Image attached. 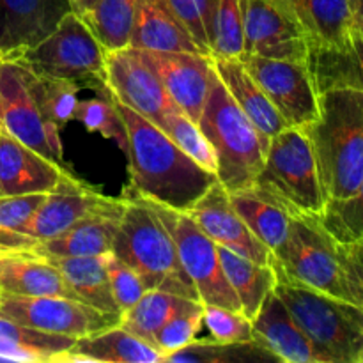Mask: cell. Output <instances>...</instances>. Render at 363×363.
<instances>
[{
  "label": "cell",
  "instance_id": "5",
  "mask_svg": "<svg viewBox=\"0 0 363 363\" xmlns=\"http://www.w3.org/2000/svg\"><path fill=\"white\" fill-rule=\"evenodd\" d=\"M273 293L321 351L326 363H360L363 314L357 305L277 277Z\"/></svg>",
  "mask_w": 363,
  "mask_h": 363
},
{
  "label": "cell",
  "instance_id": "7",
  "mask_svg": "<svg viewBox=\"0 0 363 363\" xmlns=\"http://www.w3.org/2000/svg\"><path fill=\"white\" fill-rule=\"evenodd\" d=\"M254 186L275 197L289 213L321 215L326 195L305 128L287 126L269 138Z\"/></svg>",
  "mask_w": 363,
  "mask_h": 363
},
{
  "label": "cell",
  "instance_id": "4",
  "mask_svg": "<svg viewBox=\"0 0 363 363\" xmlns=\"http://www.w3.org/2000/svg\"><path fill=\"white\" fill-rule=\"evenodd\" d=\"M199 128L216 156V179L227 191L254 186L264 165L269 137L230 98L215 71Z\"/></svg>",
  "mask_w": 363,
  "mask_h": 363
},
{
  "label": "cell",
  "instance_id": "14",
  "mask_svg": "<svg viewBox=\"0 0 363 363\" xmlns=\"http://www.w3.org/2000/svg\"><path fill=\"white\" fill-rule=\"evenodd\" d=\"M241 14L243 53L268 59L307 60L305 35L284 0H241Z\"/></svg>",
  "mask_w": 363,
  "mask_h": 363
},
{
  "label": "cell",
  "instance_id": "9",
  "mask_svg": "<svg viewBox=\"0 0 363 363\" xmlns=\"http://www.w3.org/2000/svg\"><path fill=\"white\" fill-rule=\"evenodd\" d=\"M0 128L57 165H64L60 128L50 121L38 74L18 60L0 64Z\"/></svg>",
  "mask_w": 363,
  "mask_h": 363
},
{
  "label": "cell",
  "instance_id": "39",
  "mask_svg": "<svg viewBox=\"0 0 363 363\" xmlns=\"http://www.w3.org/2000/svg\"><path fill=\"white\" fill-rule=\"evenodd\" d=\"M77 121H80L89 131H98L126 151V126L108 92H105L101 98L78 101Z\"/></svg>",
  "mask_w": 363,
  "mask_h": 363
},
{
  "label": "cell",
  "instance_id": "3",
  "mask_svg": "<svg viewBox=\"0 0 363 363\" xmlns=\"http://www.w3.org/2000/svg\"><path fill=\"white\" fill-rule=\"evenodd\" d=\"M121 197L126 201V209L112 254L137 272L147 291L158 289L199 300L197 289L181 264L176 243L158 213L130 186L124 188Z\"/></svg>",
  "mask_w": 363,
  "mask_h": 363
},
{
  "label": "cell",
  "instance_id": "17",
  "mask_svg": "<svg viewBox=\"0 0 363 363\" xmlns=\"http://www.w3.org/2000/svg\"><path fill=\"white\" fill-rule=\"evenodd\" d=\"M186 215L201 227L206 236L218 247L261 264H272V252L254 236L234 206L229 191L220 181L208 188L204 195L191 206Z\"/></svg>",
  "mask_w": 363,
  "mask_h": 363
},
{
  "label": "cell",
  "instance_id": "8",
  "mask_svg": "<svg viewBox=\"0 0 363 363\" xmlns=\"http://www.w3.org/2000/svg\"><path fill=\"white\" fill-rule=\"evenodd\" d=\"M105 57L106 50L84 18L69 11L45 39L11 60L25 64L41 77L74 82L105 94Z\"/></svg>",
  "mask_w": 363,
  "mask_h": 363
},
{
  "label": "cell",
  "instance_id": "40",
  "mask_svg": "<svg viewBox=\"0 0 363 363\" xmlns=\"http://www.w3.org/2000/svg\"><path fill=\"white\" fill-rule=\"evenodd\" d=\"M38 89L43 106L46 110V116L50 117V121L57 128H62L66 123L77 119V94L82 89V85L74 84V82L57 80V78L38 74Z\"/></svg>",
  "mask_w": 363,
  "mask_h": 363
},
{
  "label": "cell",
  "instance_id": "46",
  "mask_svg": "<svg viewBox=\"0 0 363 363\" xmlns=\"http://www.w3.org/2000/svg\"><path fill=\"white\" fill-rule=\"evenodd\" d=\"M94 2H96V0H69L71 9H73L74 13H77L78 16H82V18H84L85 14L89 13V9L94 6Z\"/></svg>",
  "mask_w": 363,
  "mask_h": 363
},
{
  "label": "cell",
  "instance_id": "10",
  "mask_svg": "<svg viewBox=\"0 0 363 363\" xmlns=\"http://www.w3.org/2000/svg\"><path fill=\"white\" fill-rule=\"evenodd\" d=\"M145 201L152 206V209L158 213L162 222L169 229L176 243L181 264L197 289L199 300L204 305H216V307L241 312L240 300L223 273L218 245L211 238L206 236L201 227L184 211H177L149 199Z\"/></svg>",
  "mask_w": 363,
  "mask_h": 363
},
{
  "label": "cell",
  "instance_id": "22",
  "mask_svg": "<svg viewBox=\"0 0 363 363\" xmlns=\"http://www.w3.org/2000/svg\"><path fill=\"white\" fill-rule=\"evenodd\" d=\"M301 28L308 52L347 50L353 41L347 0H284Z\"/></svg>",
  "mask_w": 363,
  "mask_h": 363
},
{
  "label": "cell",
  "instance_id": "32",
  "mask_svg": "<svg viewBox=\"0 0 363 363\" xmlns=\"http://www.w3.org/2000/svg\"><path fill=\"white\" fill-rule=\"evenodd\" d=\"M308 67L318 92L332 87L363 89V38L353 35L347 50L308 52Z\"/></svg>",
  "mask_w": 363,
  "mask_h": 363
},
{
  "label": "cell",
  "instance_id": "28",
  "mask_svg": "<svg viewBox=\"0 0 363 363\" xmlns=\"http://www.w3.org/2000/svg\"><path fill=\"white\" fill-rule=\"evenodd\" d=\"M74 337L48 333L0 318V360L2 362H64Z\"/></svg>",
  "mask_w": 363,
  "mask_h": 363
},
{
  "label": "cell",
  "instance_id": "2",
  "mask_svg": "<svg viewBox=\"0 0 363 363\" xmlns=\"http://www.w3.org/2000/svg\"><path fill=\"white\" fill-rule=\"evenodd\" d=\"M305 130L326 201L353 195L363 181V89L319 92V116Z\"/></svg>",
  "mask_w": 363,
  "mask_h": 363
},
{
  "label": "cell",
  "instance_id": "41",
  "mask_svg": "<svg viewBox=\"0 0 363 363\" xmlns=\"http://www.w3.org/2000/svg\"><path fill=\"white\" fill-rule=\"evenodd\" d=\"M167 2L190 32L201 53L209 55V34H211L216 0H167Z\"/></svg>",
  "mask_w": 363,
  "mask_h": 363
},
{
  "label": "cell",
  "instance_id": "1",
  "mask_svg": "<svg viewBox=\"0 0 363 363\" xmlns=\"http://www.w3.org/2000/svg\"><path fill=\"white\" fill-rule=\"evenodd\" d=\"M112 101L126 126L131 190L149 201L186 213L218 181L216 174L181 151L151 121L117 99L112 98Z\"/></svg>",
  "mask_w": 363,
  "mask_h": 363
},
{
  "label": "cell",
  "instance_id": "27",
  "mask_svg": "<svg viewBox=\"0 0 363 363\" xmlns=\"http://www.w3.org/2000/svg\"><path fill=\"white\" fill-rule=\"evenodd\" d=\"M229 199L248 229L273 254L289 233L291 213L257 186L229 191Z\"/></svg>",
  "mask_w": 363,
  "mask_h": 363
},
{
  "label": "cell",
  "instance_id": "20",
  "mask_svg": "<svg viewBox=\"0 0 363 363\" xmlns=\"http://www.w3.org/2000/svg\"><path fill=\"white\" fill-rule=\"evenodd\" d=\"M66 170L0 128V197L48 194Z\"/></svg>",
  "mask_w": 363,
  "mask_h": 363
},
{
  "label": "cell",
  "instance_id": "16",
  "mask_svg": "<svg viewBox=\"0 0 363 363\" xmlns=\"http://www.w3.org/2000/svg\"><path fill=\"white\" fill-rule=\"evenodd\" d=\"M137 52L155 69L172 101L194 123H199L208 99L211 80L215 77L211 57L197 52H163V50H137Z\"/></svg>",
  "mask_w": 363,
  "mask_h": 363
},
{
  "label": "cell",
  "instance_id": "30",
  "mask_svg": "<svg viewBox=\"0 0 363 363\" xmlns=\"http://www.w3.org/2000/svg\"><path fill=\"white\" fill-rule=\"evenodd\" d=\"M218 254L223 273L240 300L241 312L252 321L257 315L266 298L275 289V269L272 264L250 261V259L241 257L223 247H218Z\"/></svg>",
  "mask_w": 363,
  "mask_h": 363
},
{
  "label": "cell",
  "instance_id": "15",
  "mask_svg": "<svg viewBox=\"0 0 363 363\" xmlns=\"http://www.w3.org/2000/svg\"><path fill=\"white\" fill-rule=\"evenodd\" d=\"M105 201L106 195L66 170L59 183L46 194L27 225L18 233L23 252H32L45 241L60 236Z\"/></svg>",
  "mask_w": 363,
  "mask_h": 363
},
{
  "label": "cell",
  "instance_id": "24",
  "mask_svg": "<svg viewBox=\"0 0 363 363\" xmlns=\"http://www.w3.org/2000/svg\"><path fill=\"white\" fill-rule=\"evenodd\" d=\"M130 48L201 53L167 0H137Z\"/></svg>",
  "mask_w": 363,
  "mask_h": 363
},
{
  "label": "cell",
  "instance_id": "11",
  "mask_svg": "<svg viewBox=\"0 0 363 363\" xmlns=\"http://www.w3.org/2000/svg\"><path fill=\"white\" fill-rule=\"evenodd\" d=\"M287 126L307 128L319 116V92L307 60L240 57Z\"/></svg>",
  "mask_w": 363,
  "mask_h": 363
},
{
  "label": "cell",
  "instance_id": "25",
  "mask_svg": "<svg viewBox=\"0 0 363 363\" xmlns=\"http://www.w3.org/2000/svg\"><path fill=\"white\" fill-rule=\"evenodd\" d=\"M64 362L163 363V353L121 325L74 340Z\"/></svg>",
  "mask_w": 363,
  "mask_h": 363
},
{
  "label": "cell",
  "instance_id": "31",
  "mask_svg": "<svg viewBox=\"0 0 363 363\" xmlns=\"http://www.w3.org/2000/svg\"><path fill=\"white\" fill-rule=\"evenodd\" d=\"M204 307V303L191 298L179 296L165 291L151 289L145 291L144 296L133 305L128 312H124L121 319V326L140 337L142 340L155 346V337L167 323L183 312L197 311ZM156 347V346H155ZM158 350V347H156Z\"/></svg>",
  "mask_w": 363,
  "mask_h": 363
},
{
  "label": "cell",
  "instance_id": "48",
  "mask_svg": "<svg viewBox=\"0 0 363 363\" xmlns=\"http://www.w3.org/2000/svg\"><path fill=\"white\" fill-rule=\"evenodd\" d=\"M2 60H4V57H2V55H0V64H2Z\"/></svg>",
  "mask_w": 363,
  "mask_h": 363
},
{
  "label": "cell",
  "instance_id": "19",
  "mask_svg": "<svg viewBox=\"0 0 363 363\" xmlns=\"http://www.w3.org/2000/svg\"><path fill=\"white\" fill-rule=\"evenodd\" d=\"M69 11V0H0V55H20L45 39Z\"/></svg>",
  "mask_w": 363,
  "mask_h": 363
},
{
  "label": "cell",
  "instance_id": "44",
  "mask_svg": "<svg viewBox=\"0 0 363 363\" xmlns=\"http://www.w3.org/2000/svg\"><path fill=\"white\" fill-rule=\"evenodd\" d=\"M202 312L204 307L197 311L183 312L170 319L155 337V346L163 353V360L172 351L181 350L195 339L202 325Z\"/></svg>",
  "mask_w": 363,
  "mask_h": 363
},
{
  "label": "cell",
  "instance_id": "47",
  "mask_svg": "<svg viewBox=\"0 0 363 363\" xmlns=\"http://www.w3.org/2000/svg\"><path fill=\"white\" fill-rule=\"evenodd\" d=\"M360 363H363V351H362V354H360Z\"/></svg>",
  "mask_w": 363,
  "mask_h": 363
},
{
  "label": "cell",
  "instance_id": "21",
  "mask_svg": "<svg viewBox=\"0 0 363 363\" xmlns=\"http://www.w3.org/2000/svg\"><path fill=\"white\" fill-rule=\"evenodd\" d=\"M254 339L261 342L279 362L286 363H326L321 351L296 325L293 315L275 293L269 294L252 319Z\"/></svg>",
  "mask_w": 363,
  "mask_h": 363
},
{
  "label": "cell",
  "instance_id": "45",
  "mask_svg": "<svg viewBox=\"0 0 363 363\" xmlns=\"http://www.w3.org/2000/svg\"><path fill=\"white\" fill-rule=\"evenodd\" d=\"M347 4H350L353 35L363 38V0H347Z\"/></svg>",
  "mask_w": 363,
  "mask_h": 363
},
{
  "label": "cell",
  "instance_id": "12",
  "mask_svg": "<svg viewBox=\"0 0 363 363\" xmlns=\"http://www.w3.org/2000/svg\"><path fill=\"white\" fill-rule=\"evenodd\" d=\"M0 318L74 339L121 325L123 319L73 298L16 296L7 293H0Z\"/></svg>",
  "mask_w": 363,
  "mask_h": 363
},
{
  "label": "cell",
  "instance_id": "36",
  "mask_svg": "<svg viewBox=\"0 0 363 363\" xmlns=\"http://www.w3.org/2000/svg\"><path fill=\"white\" fill-rule=\"evenodd\" d=\"M243 14L241 0H216L209 34V55L240 59L243 53Z\"/></svg>",
  "mask_w": 363,
  "mask_h": 363
},
{
  "label": "cell",
  "instance_id": "34",
  "mask_svg": "<svg viewBox=\"0 0 363 363\" xmlns=\"http://www.w3.org/2000/svg\"><path fill=\"white\" fill-rule=\"evenodd\" d=\"M137 0H96L84 20L106 52L128 48Z\"/></svg>",
  "mask_w": 363,
  "mask_h": 363
},
{
  "label": "cell",
  "instance_id": "13",
  "mask_svg": "<svg viewBox=\"0 0 363 363\" xmlns=\"http://www.w3.org/2000/svg\"><path fill=\"white\" fill-rule=\"evenodd\" d=\"M105 73L108 94L158 128L167 113L177 106L155 69L135 48L106 52Z\"/></svg>",
  "mask_w": 363,
  "mask_h": 363
},
{
  "label": "cell",
  "instance_id": "26",
  "mask_svg": "<svg viewBox=\"0 0 363 363\" xmlns=\"http://www.w3.org/2000/svg\"><path fill=\"white\" fill-rule=\"evenodd\" d=\"M211 60L216 74L229 91L230 98L243 110L245 116L257 126V130H261L266 137L272 138L273 135L287 128L284 117L277 112L268 96L259 87L250 71L245 67V64L240 59L211 57Z\"/></svg>",
  "mask_w": 363,
  "mask_h": 363
},
{
  "label": "cell",
  "instance_id": "29",
  "mask_svg": "<svg viewBox=\"0 0 363 363\" xmlns=\"http://www.w3.org/2000/svg\"><path fill=\"white\" fill-rule=\"evenodd\" d=\"M45 257V255H43ZM59 268L67 286L77 298L105 314L123 318L110 286L105 255H85V257H48Z\"/></svg>",
  "mask_w": 363,
  "mask_h": 363
},
{
  "label": "cell",
  "instance_id": "33",
  "mask_svg": "<svg viewBox=\"0 0 363 363\" xmlns=\"http://www.w3.org/2000/svg\"><path fill=\"white\" fill-rule=\"evenodd\" d=\"M279 358L257 340L220 342L215 339H194L181 350L172 351L163 363H269Z\"/></svg>",
  "mask_w": 363,
  "mask_h": 363
},
{
  "label": "cell",
  "instance_id": "37",
  "mask_svg": "<svg viewBox=\"0 0 363 363\" xmlns=\"http://www.w3.org/2000/svg\"><path fill=\"white\" fill-rule=\"evenodd\" d=\"M160 130L199 165L216 174V156L211 144L206 140L199 124L194 123L179 106L167 113Z\"/></svg>",
  "mask_w": 363,
  "mask_h": 363
},
{
  "label": "cell",
  "instance_id": "23",
  "mask_svg": "<svg viewBox=\"0 0 363 363\" xmlns=\"http://www.w3.org/2000/svg\"><path fill=\"white\" fill-rule=\"evenodd\" d=\"M0 293L16 294V296H62L78 300L59 268L48 257H43L34 252L0 254Z\"/></svg>",
  "mask_w": 363,
  "mask_h": 363
},
{
  "label": "cell",
  "instance_id": "6",
  "mask_svg": "<svg viewBox=\"0 0 363 363\" xmlns=\"http://www.w3.org/2000/svg\"><path fill=\"white\" fill-rule=\"evenodd\" d=\"M272 266L277 277L353 303L340 245L323 227L318 215L291 213L289 233L272 254Z\"/></svg>",
  "mask_w": 363,
  "mask_h": 363
},
{
  "label": "cell",
  "instance_id": "42",
  "mask_svg": "<svg viewBox=\"0 0 363 363\" xmlns=\"http://www.w3.org/2000/svg\"><path fill=\"white\" fill-rule=\"evenodd\" d=\"M202 323H206L213 339L220 342H248L254 339L252 321L240 311L204 305Z\"/></svg>",
  "mask_w": 363,
  "mask_h": 363
},
{
  "label": "cell",
  "instance_id": "38",
  "mask_svg": "<svg viewBox=\"0 0 363 363\" xmlns=\"http://www.w3.org/2000/svg\"><path fill=\"white\" fill-rule=\"evenodd\" d=\"M45 197L46 194L0 197V254L23 252L18 233L27 225Z\"/></svg>",
  "mask_w": 363,
  "mask_h": 363
},
{
  "label": "cell",
  "instance_id": "43",
  "mask_svg": "<svg viewBox=\"0 0 363 363\" xmlns=\"http://www.w3.org/2000/svg\"><path fill=\"white\" fill-rule=\"evenodd\" d=\"M106 269H108L110 286H112L116 303L119 307V311L124 314V312L130 311L144 296V293L147 289H145L144 282L137 275V272L133 268H130L126 262L121 261L112 252L106 254Z\"/></svg>",
  "mask_w": 363,
  "mask_h": 363
},
{
  "label": "cell",
  "instance_id": "18",
  "mask_svg": "<svg viewBox=\"0 0 363 363\" xmlns=\"http://www.w3.org/2000/svg\"><path fill=\"white\" fill-rule=\"evenodd\" d=\"M126 201L110 199L85 215L60 236L35 247L34 254L45 257H85V255L110 254L123 222Z\"/></svg>",
  "mask_w": 363,
  "mask_h": 363
},
{
  "label": "cell",
  "instance_id": "35",
  "mask_svg": "<svg viewBox=\"0 0 363 363\" xmlns=\"http://www.w3.org/2000/svg\"><path fill=\"white\" fill-rule=\"evenodd\" d=\"M319 220L340 247L363 245V181L350 197L326 201Z\"/></svg>",
  "mask_w": 363,
  "mask_h": 363
}]
</instances>
